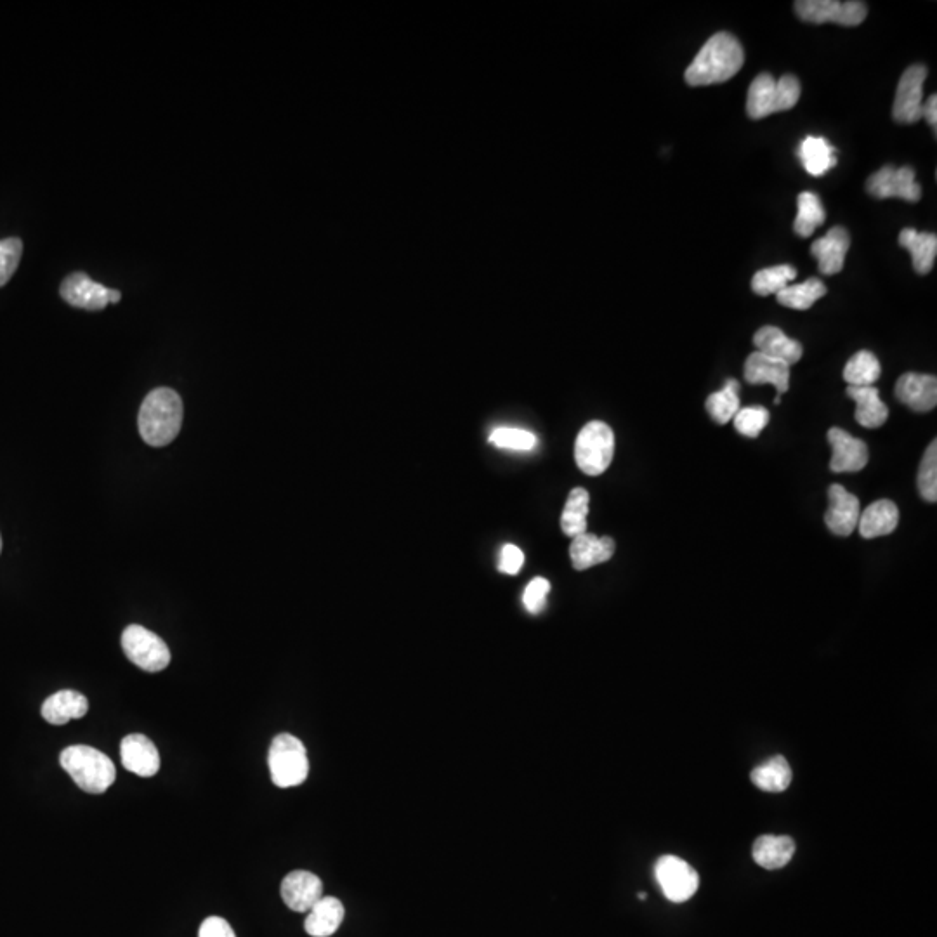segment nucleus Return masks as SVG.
<instances>
[{"mask_svg":"<svg viewBox=\"0 0 937 937\" xmlns=\"http://www.w3.org/2000/svg\"><path fill=\"white\" fill-rule=\"evenodd\" d=\"M745 63V51L740 40L728 32L712 35L696 54L684 73L689 86L702 87L722 84L733 79Z\"/></svg>","mask_w":937,"mask_h":937,"instance_id":"nucleus-1","label":"nucleus"},{"mask_svg":"<svg viewBox=\"0 0 937 937\" xmlns=\"http://www.w3.org/2000/svg\"><path fill=\"white\" fill-rule=\"evenodd\" d=\"M183 401L169 387H158L146 396L139 410L138 424L146 445L165 446L176 440L183 426Z\"/></svg>","mask_w":937,"mask_h":937,"instance_id":"nucleus-2","label":"nucleus"},{"mask_svg":"<svg viewBox=\"0 0 937 937\" xmlns=\"http://www.w3.org/2000/svg\"><path fill=\"white\" fill-rule=\"evenodd\" d=\"M59 764L72 776L80 790L105 793L117 778V769L108 755L87 745H73L61 752Z\"/></svg>","mask_w":937,"mask_h":937,"instance_id":"nucleus-3","label":"nucleus"},{"mask_svg":"<svg viewBox=\"0 0 937 937\" xmlns=\"http://www.w3.org/2000/svg\"><path fill=\"white\" fill-rule=\"evenodd\" d=\"M800 92L802 86L795 75H783L776 80L771 73H761L748 87V117L761 120L773 113L792 110L799 103Z\"/></svg>","mask_w":937,"mask_h":937,"instance_id":"nucleus-4","label":"nucleus"},{"mask_svg":"<svg viewBox=\"0 0 937 937\" xmlns=\"http://www.w3.org/2000/svg\"><path fill=\"white\" fill-rule=\"evenodd\" d=\"M268 764L271 780L278 788L299 787L308 778V752L294 734L276 736L269 747Z\"/></svg>","mask_w":937,"mask_h":937,"instance_id":"nucleus-5","label":"nucleus"},{"mask_svg":"<svg viewBox=\"0 0 937 937\" xmlns=\"http://www.w3.org/2000/svg\"><path fill=\"white\" fill-rule=\"evenodd\" d=\"M615 455V434L601 420L589 422L575 441V460L580 471L599 476L611 466Z\"/></svg>","mask_w":937,"mask_h":937,"instance_id":"nucleus-6","label":"nucleus"},{"mask_svg":"<svg viewBox=\"0 0 937 937\" xmlns=\"http://www.w3.org/2000/svg\"><path fill=\"white\" fill-rule=\"evenodd\" d=\"M795 14L800 20L814 25L833 23L840 27H858L868 16V6L859 0H797Z\"/></svg>","mask_w":937,"mask_h":937,"instance_id":"nucleus-7","label":"nucleus"},{"mask_svg":"<svg viewBox=\"0 0 937 937\" xmlns=\"http://www.w3.org/2000/svg\"><path fill=\"white\" fill-rule=\"evenodd\" d=\"M122 648L125 656L146 672H160L171 663V651L164 639L141 625H129L124 630Z\"/></svg>","mask_w":937,"mask_h":937,"instance_id":"nucleus-8","label":"nucleus"},{"mask_svg":"<svg viewBox=\"0 0 937 937\" xmlns=\"http://www.w3.org/2000/svg\"><path fill=\"white\" fill-rule=\"evenodd\" d=\"M655 877L663 896L672 903H686L700 885L695 868L677 856H663L656 861Z\"/></svg>","mask_w":937,"mask_h":937,"instance_id":"nucleus-9","label":"nucleus"},{"mask_svg":"<svg viewBox=\"0 0 937 937\" xmlns=\"http://www.w3.org/2000/svg\"><path fill=\"white\" fill-rule=\"evenodd\" d=\"M866 191L879 200L903 198L911 204H915L922 197V188L917 183L915 171L911 167L896 169L892 165H884L866 181Z\"/></svg>","mask_w":937,"mask_h":937,"instance_id":"nucleus-10","label":"nucleus"},{"mask_svg":"<svg viewBox=\"0 0 937 937\" xmlns=\"http://www.w3.org/2000/svg\"><path fill=\"white\" fill-rule=\"evenodd\" d=\"M925 79L927 68L924 65L910 66L901 75L892 106V117L898 124H917L922 118Z\"/></svg>","mask_w":937,"mask_h":937,"instance_id":"nucleus-11","label":"nucleus"},{"mask_svg":"<svg viewBox=\"0 0 937 937\" xmlns=\"http://www.w3.org/2000/svg\"><path fill=\"white\" fill-rule=\"evenodd\" d=\"M110 290L101 283L94 282L91 276L82 271H75L66 276L61 283V297L73 308L86 309V311H101L110 304Z\"/></svg>","mask_w":937,"mask_h":937,"instance_id":"nucleus-12","label":"nucleus"},{"mask_svg":"<svg viewBox=\"0 0 937 937\" xmlns=\"http://www.w3.org/2000/svg\"><path fill=\"white\" fill-rule=\"evenodd\" d=\"M828 443L832 446L830 469L833 472L863 471L870 460V452L865 441L854 438L844 429L832 427L828 431Z\"/></svg>","mask_w":937,"mask_h":937,"instance_id":"nucleus-13","label":"nucleus"},{"mask_svg":"<svg viewBox=\"0 0 937 937\" xmlns=\"http://www.w3.org/2000/svg\"><path fill=\"white\" fill-rule=\"evenodd\" d=\"M828 502L830 504L825 514L828 530L839 537H849L858 528L861 514L858 497L847 492L842 485H832L828 488Z\"/></svg>","mask_w":937,"mask_h":937,"instance_id":"nucleus-14","label":"nucleus"},{"mask_svg":"<svg viewBox=\"0 0 937 937\" xmlns=\"http://www.w3.org/2000/svg\"><path fill=\"white\" fill-rule=\"evenodd\" d=\"M323 898V882L315 873L295 870L282 882V899L290 910L308 913Z\"/></svg>","mask_w":937,"mask_h":937,"instance_id":"nucleus-15","label":"nucleus"},{"mask_svg":"<svg viewBox=\"0 0 937 937\" xmlns=\"http://www.w3.org/2000/svg\"><path fill=\"white\" fill-rule=\"evenodd\" d=\"M122 766L141 778H151L160 771V754L145 734H129L120 743Z\"/></svg>","mask_w":937,"mask_h":937,"instance_id":"nucleus-16","label":"nucleus"},{"mask_svg":"<svg viewBox=\"0 0 937 937\" xmlns=\"http://www.w3.org/2000/svg\"><path fill=\"white\" fill-rule=\"evenodd\" d=\"M896 398L913 412H931L937 405L936 375L908 372L896 382Z\"/></svg>","mask_w":937,"mask_h":937,"instance_id":"nucleus-17","label":"nucleus"},{"mask_svg":"<svg viewBox=\"0 0 937 937\" xmlns=\"http://www.w3.org/2000/svg\"><path fill=\"white\" fill-rule=\"evenodd\" d=\"M849 247H851L849 231L842 226H835L823 238L813 243L811 254L818 261V268L823 275H837L844 269Z\"/></svg>","mask_w":937,"mask_h":937,"instance_id":"nucleus-18","label":"nucleus"},{"mask_svg":"<svg viewBox=\"0 0 937 937\" xmlns=\"http://www.w3.org/2000/svg\"><path fill=\"white\" fill-rule=\"evenodd\" d=\"M745 381L754 386L771 384L776 387L780 396V394L787 393L790 387V367L783 361L774 360L766 354L755 351L745 361Z\"/></svg>","mask_w":937,"mask_h":937,"instance_id":"nucleus-19","label":"nucleus"},{"mask_svg":"<svg viewBox=\"0 0 937 937\" xmlns=\"http://www.w3.org/2000/svg\"><path fill=\"white\" fill-rule=\"evenodd\" d=\"M754 344L757 351L766 354L769 358L783 361L788 367L795 365L802 358L804 348L799 341L790 339L781 328L767 325L755 332Z\"/></svg>","mask_w":937,"mask_h":937,"instance_id":"nucleus-20","label":"nucleus"},{"mask_svg":"<svg viewBox=\"0 0 937 937\" xmlns=\"http://www.w3.org/2000/svg\"><path fill=\"white\" fill-rule=\"evenodd\" d=\"M615 554V542L610 537H596L584 533L573 538L570 545V557L573 568L578 571L589 570L596 564L610 561Z\"/></svg>","mask_w":937,"mask_h":937,"instance_id":"nucleus-21","label":"nucleus"},{"mask_svg":"<svg viewBox=\"0 0 937 937\" xmlns=\"http://www.w3.org/2000/svg\"><path fill=\"white\" fill-rule=\"evenodd\" d=\"M87 710H89V702L86 696L72 689L58 691L42 703V717L54 726H63L73 719H82L87 714Z\"/></svg>","mask_w":937,"mask_h":937,"instance_id":"nucleus-22","label":"nucleus"},{"mask_svg":"<svg viewBox=\"0 0 937 937\" xmlns=\"http://www.w3.org/2000/svg\"><path fill=\"white\" fill-rule=\"evenodd\" d=\"M899 509L892 500H877L866 507L863 514H859L858 530L861 537H884L898 528Z\"/></svg>","mask_w":937,"mask_h":937,"instance_id":"nucleus-23","label":"nucleus"},{"mask_svg":"<svg viewBox=\"0 0 937 937\" xmlns=\"http://www.w3.org/2000/svg\"><path fill=\"white\" fill-rule=\"evenodd\" d=\"M899 245L911 254L913 269L918 275H929L937 256L936 233H922V231L905 228L899 233Z\"/></svg>","mask_w":937,"mask_h":937,"instance_id":"nucleus-24","label":"nucleus"},{"mask_svg":"<svg viewBox=\"0 0 937 937\" xmlns=\"http://www.w3.org/2000/svg\"><path fill=\"white\" fill-rule=\"evenodd\" d=\"M344 905L337 898H325L323 896L311 910L308 911V917L304 922V929L309 936L330 937L339 931L342 922H344Z\"/></svg>","mask_w":937,"mask_h":937,"instance_id":"nucleus-25","label":"nucleus"},{"mask_svg":"<svg viewBox=\"0 0 937 937\" xmlns=\"http://www.w3.org/2000/svg\"><path fill=\"white\" fill-rule=\"evenodd\" d=\"M847 396L856 401V420L866 429H877L889 419V408L880 400L879 389L875 386L847 387Z\"/></svg>","mask_w":937,"mask_h":937,"instance_id":"nucleus-26","label":"nucleus"},{"mask_svg":"<svg viewBox=\"0 0 937 937\" xmlns=\"http://www.w3.org/2000/svg\"><path fill=\"white\" fill-rule=\"evenodd\" d=\"M799 158L807 174L814 177L825 176L837 165L835 146L821 136H807L799 146Z\"/></svg>","mask_w":937,"mask_h":937,"instance_id":"nucleus-27","label":"nucleus"},{"mask_svg":"<svg viewBox=\"0 0 937 937\" xmlns=\"http://www.w3.org/2000/svg\"><path fill=\"white\" fill-rule=\"evenodd\" d=\"M795 842L785 835H762L754 844V859L766 870H780L792 861Z\"/></svg>","mask_w":937,"mask_h":937,"instance_id":"nucleus-28","label":"nucleus"},{"mask_svg":"<svg viewBox=\"0 0 937 937\" xmlns=\"http://www.w3.org/2000/svg\"><path fill=\"white\" fill-rule=\"evenodd\" d=\"M750 778L754 781L755 787L761 788L764 792H785L792 783V769L788 766L785 757L776 755L761 766L755 767Z\"/></svg>","mask_w":937,"mask_h":937,"instance_id":"nucleus-29","label":"nucleus"},{"mask_svg":"<svg viewBox=\"0 0 937 937\" xmlns=\"http://www.w3.org/2000/svg\"><path fill=\"white\" fill-rule=\"evenodd\" d=\"M589 492L584 488L571 490L561 514V530L566 537L575 538L587 533V514H589Z\"/></svg>","mask_w":937,"mask_h":937,"instance_id":"nucleus-30","label":"nucleus"},{"mask_svg":"<svg viewBox=\"0 0 937 937\" xmlns=\"http://www.w3.org/2000/svg\"><path fill=\"white\" fill-rule=\"evenodd\" d=\"M826 292H828L826 285L821 282L820 278H809L806 282L788 285L787 289L776 294V299L785 308L806 311V309L813 308L814 302L825 297Z\"/></svg>","mask_w":937,"mask_h":937,"instance_id":"nucleus-31","label":"nucleus"},{"mask_svg":"<svg viewBox=\"0 0 937 937\" xmlns=\"http://www.w3.org/2000/svg\"><path fill=\"white\" fill-rule=\"evenodd\" d=\"M797 217L793 223V231L802 238L813 235L814 231L825 223L826 212L821 204L820 197L813 191H804L797 198Z\"/></svg>","mask_w":937,"mask_h":937,"instance_id":"nucleus-32","label":"nucleus"},{"mask_svg":"<svg viewBox=\"0 0 937 937\" xmlns=\"http://www.w3.org/2000/svg\"><path fill=\"white\" fill-rule=\"evenodd\" d=\"M738 391H740V384L734 379H728L726 381V386L722 387L721 391L717 393H712L707 398V412L714 422H717L719 426H724L728 424L731 420L734 419V415L740 410V398H738Z\"/></svg>","mask_w":937,"mask_h":937,"instance_id":"nucleus-33","label":"nucleus"},{"mask_svg":"<svg viewBox=\"0 0 937 937\" xmlns=\"http://www.w3.org/2000/svg\"><path fill=\"white\" fill-rule=\"evenodd\" d=\"M880 372L882 368H880L877 356L870 351H859L847 361L846 368H844V381L854 387L873 386L879 381Z\"/></svg>","mask_w":937,"mask_h":937,"instance_id":"nucleus-34","label":"nucleus"},{"mask_svg":"<svg viewBox=\"0 0 937 937\" xmlns=\"http://www.w3.org/2000/svg\"><path fill=\"white\" fill-rule=\"evenodd\" d=\"M797 269L790 264H780L773 268H764L755 273L752 278V290L755 294L767 297V295H776L795 280Z\"/></svg>","mask_w":937,"mask_h":937,"instance_id":"nucleus-35","label":"nucleus"},{"mask_svg":"<svg viewBox=\"0 0 937 937\" xmlns=\"http://www.w3.org/2000/svg\"><path fill=\"white\" fill-rule=\"evenodd\" d=\"M490 443L504 448V450H516V452H531L537 446V436L525 431V429H516V427H498L490 434Z\"/></svg>","mask_w":937,"mask_h":937,"instance_id":"nucleus-36","label":"nucleus"},{"mask_svg":"<svg viewBox=\"0 0 937 937\" xmlns=\"http://www.w3.org/2000/svg\"><path fill=\"white\" fill-rule=\"evenodd\" d=\"M918 490L920 495L927 502H936L937 500V443L932 441L931 446L927 448L920 471H918Z\"/></svg>","mask_w":937,"mask_h":937,"instance_id":"nucleus-37","label":"nucleus"},{"mask_svg":"<svg viewBox=\"0 0 937 937\" xmlns=\"http://www.w3.org/2000/svg\"><path fill=\"white\" fill-rule=\"evenodd\" d=\"M734 429L745 438H757L769 422V412L764 407L740 408L734 415Z\"/></svg>","mask_w":937,"mask_h":937,"instance_id":"nucleus-38","label":"nucleus"},{"mask_svg":"<svg viewBox=\"0 0 937 937\" xmlns=\"http://www.w3.org/2000/svg\"><path fill=\"white\" fill-rule=\"evenodd\" d=\"M23 254V242L20 238L0 240V287H4L14 271L18 269Z\"/></svg>","mask_w":937,"mask_h":937,"instance_id":"nucleus-39","label":"nucleus"},{"mask_svg":"<svg viewBox=\"0 0 937 937\" xmlns=\"http://www.w3.org/2000/svg\"><path fill=\"white\" fill-rule=\"evenodd\" d=\"M549 592H551L549 580L542 577L533 578L523 594V604L526 610L530 611L531 615H538L545 608Z\"/></svg>","mask_w":937,"mask_h":937,"instance_id":"nucleus-40","label":"nucleus"},{"mask_svg":"<svg viewBox=\"0 0 937 937\" xmlns=\"http://www.w3.org/2000/svg\"><path fill=\"white\" fill-rule=\"evenodd\" d=\"M525 564V554L516 545L507 544L502 547L498 571L504 575H518Z\"/></svg>","mask_w":937,"mask_h":937,"instance_id":"nucleus-41","label":"nucleus"},{"mask_svg":"<svg viewBox=\"0 0 937 937\" xmlns=\"http://www.w3.org/2000/svg\"><path fill=\"white\" fill-rule=\"evenodd\" d=\"M198 937H236V934L224 918L209 917L200 925Z\"/></svg>","mask_w":937,"mask_h":937,"instance_id":"nucleus-42","label":"nucleus"},{"mask_svg":"<svg viewBox=\"0 0 937 937\" xmlns=\"http://www.w3.org/2000/svg\"><path fill=\"white\" fill-rule=\"evenodd\" d=\"M922 118L927 120V124L931 125L932 129L937 127V96L932 94L931 98L925 101L922 105Z\"/></svg>","mask_w":937,"mask_h":937,"instance_id":"nucleus-43","label":"nucleus"},{"mask_svg":"<svg viewBox=\"0 0 937 937\" xmlns=\"http://www.w3.org/2000/svg\"><path fill=\"white\" fill-rule=\"evenodd\" d=\"M120 299H122L120 290H110V304H117V302H120Z\"/></svg>","mask_w":937,"mask_h":937,"instance_id":"nucleus-44","label":"nucleus"},{"mask_svg":"<svg viewBox=\"0 0 937 937\" xmlns=\"http://www.w3.org/2000/svg\"><path fill=\"white\" fill-rule=\"evenodd\" d=\"M0 552H2V537H0Z\"/></svg>","mask_w":937,"mask_h":937,"instance_id":"nucleus-45","label":"nucleus"}]
</instances>
